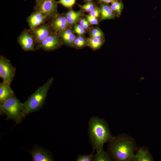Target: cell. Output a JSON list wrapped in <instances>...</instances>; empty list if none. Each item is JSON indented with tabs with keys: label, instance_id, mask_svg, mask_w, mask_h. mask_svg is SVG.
<instances>
[{
	"label": "cell",
	"instance_id": "cell-1",
	"mask_svg": "<svg viewBox=\"0 0 161 161\" xmlns=\"http://www.w3.org/2000/svg\"><path fill=\"white\" fill-rule=\"evenodd\" d=\"M108 150L112 157L117 161H133L137 147L134 139L125 134L113 136L109 141Z\"/></svg>",
	"mask_w": 161,
	"mask_h": 161
},
{
	"label": "cell",
	"instance_id": "cell-2",
	"mask_svg": "<svg viewBox=\"0 0 161 161\" xmlns=\"http://www.w3.org/2000/svg\"><path fill=\"white\" fill-rule=\"evenodd\" d=\"M89 133L90 142L93 149L103 150V146L113 137L107 122L96 117H92L89 123Z\"/></svg>",
	"mask_w": 161,
	"mask_h": 161
},
{
	"label": "cell",
	"instance_id": "cell-3",
	"mask_svg": "<svg viewBox=\"0 0 161 161\" xmlns=\"http://www.w3.org/2000/svg\"><path fill=\"white\" fill-rule=\"evenodd\" d=\"M53 80L52 77L49 78L45 83L39 87L28 97L24 103L22 113V118L42 108L45 103L47 92Z\"/></svg>",
	"mask_w": 161,
	"mask_h": 161
},
{
	"label": "cell",
	"instance_id": "cell-4",
	"mask_svg": "<svg viewBox=\"0 0 161 161\" xmlns=\"http://www.w3.org/2000/svg\"><path fill=\"white\" fill-rule=\"evenodd\" d=\"M24 103H21L14 95L0 104V113L6 114L7 120H13L16 124L20 123L22 119V113Z\"/></svg>",
	"mask_w": 161,
	"mask_h": 161
},
{
	"label": "cell",
	"instance_id": "cell-5",
	"mask_svg": "<svg viewBox=\"0 0 161 161\" xmlns=\"http://www.w3.org/2000/svg\"><path fill=\"white\" fill-rule=\"evenodd\" d=\"M16 73V69L10 61L2 55L0 56V77L3 82L10 85Z\"/></svg>",
	"mask_w": 161,
	"mask_h": 161
},
{
	"label": "cell",
	"instance_id": "cell-6",
	"mask_svg": "<svg viewBox=\"0 0 161 161\" xmlns=\"http://www.w3.org/2000/svg\"><path fill=\"white\" fill-rule=\"evenodd\" d=\"M57 1L56 0H42L36 3L35 10L41 12L47 18H53L59 15L58 10Z\"/></svg>",
	"mask_w": 161,
	"mask_h": 161
},
{
	"label": "cell",
	"instance_id": "cell-7",
	"mask_svg": "<svg viewBox=\"0 0 161 161\" xmlns=\"http://www.w3.org/2000/svg\"><path fill=\"white\" fill-rule=\"evenodd\" d=\"M61 40L56 32H52L49 36L36 46L37 49H42L45 51H50L58 48L61 44Z\"/></svg>",
	"mask_w": 161,
	"mask_h": 161
},
{
	"label": "cell",
	"instance_id": "cell-8",
	"mask_svg": "<svg viewBox=\"0 0 161 161\" xmlns=\"http://www.w3.org/2000/svg\"><path fill=\"white\" fill-rule=\"evenodd\" d=\"M17 40L18 43L24 51H34L36 50L34 38L31 33L28 31L25 30L21 32L18 37Z\"/></svg>",
	"mask_w": 161,
	"mask_h": 161
},
{
	"label": "cell",
	"instance_id": "cell-9",
	"mask_svg": "<svg viewBox=\"0 0 161 161\" xmlns=\"http://www.w3.org/2000/svg\"><path fill=\"white\" fill-rule=\"evenodd\" d=\"M33 161H52L54 160L50 153L44 148L37 145L34 146L28 151Z\"/></svg>",
	"mask_w": 161,
	"mask_h": 161
},
{
	"label": "cell",
	"instance_id": "cell-10",
	"mask_svg": "<svg viewBox=\"0 0 161 161\" xmlns=\"http://www.w3.org/2000/svg\"><path fill=\"white\" fill-rule=\"evenodd\" d=\"M52 27L48 24H44L34 30L31 34L33 36L35 43L38 44L49 36L52 32Z\"/></svg>",
	"mask_w": 161,
	"mask_h": 161
},
{
	"label": "cell",
	"instance_id": "cell-11",
	"mask_svg": "<svg viewBox=\"0 0 161 161\" xmlns=\"http://www.w3.org/2000/svg\"><path fill=\"white\" fill-rule=\"evenodd\" d=\"M47 19V17L43 14L35 10L28 18L27 21L30 28L32 30L44 24Z\"/></svg>",
	"mask_w": 161,
	"mask_h": 161
},
{
	"label": "cell",
	"instance_id": "cell-12",
	"mask_svg": "<svg viewBox=\"0 0 161 161\" xmlns=\"http://www.w3.org/2000/svg\"><path fill=\"white\" fill-rule=\"evenodd\" d=\"M50 25L52 29L58 32L64 30L69 26L65 17L59 14L52 18Z\"/></svg>",
	"mask_w": 161,
	"mask_h": 161
},
{
	"label": "cell",
	"instance_id": "cell-13",
	"mask_svg": "<svg viewBox=\"0 0 161 161\" xmlns=\"http://www.w3.org/2000/svg\"><path fill=\"white\" fill-rule=\"evenodd\" d=\"M136 153L134 155V161H151L153 158L148 148L144 146L137 148Z\"/></svg>",
	"mask_w": 161,
	"mask_h": 161
},
{
	"label": "cell",
	"instance_id": "cell-14",
	"mask_svg": "<svg viewBox=\"0 0 161 161\" xmlns=\"http://www.w3.org/2000/svg\"><path fill=\"white\" fill-rule=\"evenodd\" d=\"M15 95L10 85L3 81L0 83V103L1 104Z\"/></svg>",
	"mask_w": 161,
	"mask_h": 161
},
{
	"label": "cell",
	"instance_id": "cell-15",
	"mask_svg": "<svg viewBox=\"0 0 161 161\" xmlns=\"http://www.w3.org/2000/svg\"><path fill=\"white\" fill-rule=\"evenodd\" d=\"M59 37L62 41L66 45H72L76 38L72 30L69 27L58 32Z\"/></svg>",
	"mask_w": 161,
	"mask_h": 161
},
{
	"label": "cell",
	"instance_id": "cell-16",
	"mask_svg": "<svg viewBox=\"0 0 161 161\" xmlns=\"http://www.w3.org/2000/svg\"><path fill=\"white\" fill-rule=\"evenodd\" d=\"M100 21L114 19L116 15L111 9L110 6L103 3H100Z\"/></svg>",
	"mask_w": 161,
	"mask_h": 161
},
{
	"label": "cell",
	"instance_id": "cell-17",
	"mask_svg": "<svg viewBox=\"0 0 161 161\" xmlns=\"http://www.w3.org/2000/svg\"><path fill=\"white\" fill-rule=\"evenodd\" d=\"M109 151H105L103 150H97L96 154L93 156L92 161H110L112 160Z\"/></svg>",
	"mask_w": 161,
	"mask_h": 161
},
{
	"label": "cell",
	"instance_id": "cell-18",
	"mask_svg": "<svg viewBox=\"0 0 161 161\" xmlns=\"http://www.w3.org/2000/svg\"><path fill=\"white\" fill-rule=\"evenodd\" d=\"M104 42V39H98L94 37H91L87 39V44L90 48L94 50L99 49Z\"/></svg>",
	"mask_w": 161,
	"mask_h": 161
},
{
	"label": "cell",
	"instance_id": "cell-19",
	"mask_svg": "<svg viewBox=\"0 0 161 161\" xmlns=\"http://www.w3.org/2000/svg\"><path fill=\"white\" fill-rule=\"evenodd\" d=\"M110 7L115 14L119 16L121 14L123 8V4L121 0H119L112 3Z\"/></svg>",
	"mask_w": 161,
	"mask_h": 161
},
{
	"label": "cell",
	"instance_id": "cell-20",
	"mask_svg": "<svg viewBox=\"0 0 161 161\" xmlns=\"http://www.w3.org/2000/svg\"><path fill=\"white\" fill-rule=\"evenodd\" d=\"M87 44V39L81 35L76 37L74 41L73 44L76 47L81 48Z\"/></svg>",
	"mask_w": 161,
	"mask_h": 161
},
{
	"label": "cell",
	"instance_id": "cell-21",
	"mask_svg": "<svg viewBox=\"0 0 161 161\" xmlns=\"http://www.w3.org/2000/svg\"><path fill=\"white\" fill-rule=\"evenodd\" d=\"M91 37H94L98 39H104L103 34L101 30L98 28H95L91 31L90 33Z\"/></svg>",
	"mask_w": 161,
	"mask_h": 161
},
{
	"label": "cell",
	"instance_id": "cell-22",
	"mask_svg": "<svg viewBox=\"0 0 161 161\" xmlns=\"http://www.w3.org/2000/svg\"><path fill=\"white\" fill-rule=\"evenodd\" d=\"M79 6L84 11L89 12H90L96 7L93 2H87L83 5H79Z\"/></svg>",
	"mask_w": 161,
	"mask_h": 161
},
{
	"label": "cell",
	"instance_id": "cell-23",
	"mask_svg": "<svg viewBox=\"0 0 161 161\" xmlns=\"http://www.w3.org/2000/svg\"><path fill=\"white\" fill-rule=\"evenodd\" d=\"M76 0H59L57 1L58 4H60L64 7L71 8L75 4Z\"/></svg>",
	"mask_w": 161,
	"mask_h": 161
},
{
	"label": "cell",
	"instance_id": "cell-24",
	"mask_svg": "<svg viewBox=\"0 0 161 161\" xmlns=\"http://www.w3.org/2000/svg\"><path fill=\"white\" fill-rule=\"evenodd\" d=\"M94 149L92 152L89 155H79L77 157L76 161H91L92 160Z\"/></svg>",
	"mask_w": 161,
	"mask_h": 161
},
{
	"label": "cell",
	"instance_id": "cell-25",
	"mask_svg": "<svg viewBox=\"0 0 161 161\" xmlns=\"http://www.w3.org/2000/svg\"><path fill=\"white\" fill-rule=\"evenodd\" d=\"M81 14H83V12L82 11L79 10L78 11H75L73 10H70L65 13L64 14V16L66 18H69Z\"/></svg>",
	"mask_w": 161,
	"mask_h": 161
},
{
	"label": "cell",
	"instance_id": "cell-26",
	"mask_svg": "<svg viewBox=\"0 0 161 161\" xmlns=\"http://www.w3.org/2000/svg\"><path fill=\"white\" fill-rule=\"evenodd\" d=\"M82 15L83 14H81L69 18H66L69 25L71 26L75 24L80 20V18Z\"/></svg>",
	"mask_w": 161,
	"mask_h": 161
},
{
	"label": "cell",
	"instance_id": "cell-27",
	"mask_svg": "<svg viewBox=\"0 0 161 161\" xmlns=\"http://www.w3.org/2000/svg\"><path fill=\"white\" fill-rule=\"evenodd\" d=\"M74 30L79 36L82 35L85 32V30L80 24H76L74 27Z\"/></svg>",
	"mask_w": 161,
	"mask_h": 161
},
{
	"label": "cell",
	"instance_id": "cell-28",
	"mask_svg": "<svg viewBox=\"0 0 161 161\" xmlns=\"http://www.w3.org/2000/svg\"><path fill=\"white\" fill-rule=\"evenodd\" d=\"M86 19L91 24L97 25L98 24V21L97 18H95L90 14L85 15Z\"/></svg>",
	"mask_w": 161,
	"mask_h": 161
},
{
	"label": "cell",
	"instance_id": "cell-29",
	"mask_svg": "<svg viewBox=\"0 0 161 161\" xmlns=\"http://www.w3.org/2000/svg\"><path fill=\"white\" fill-rule=\"evenodd\" d=\"M80 24L85 29H87L90 25V24L86 19L83 18L80 21Z\"/></svg>",
	"mask_w": 161,
	"mask_h": 161
},
{
	"label": "cell",
	"instance_id": "cell-30",
	"mask_svg": "<svg viewBox=\"0 0 161 161\" xmlns=\"http://www.w3.org/2000/svg\"><path fill=\"white\" fill-rule=\"evenodd\" d=\"M100 14L99 8L96 7L93 10L89 12V14L92 16L97 18Z\"/></svg>",
	"mask_w": 161,
	"mask_h": 161
},
{
	"label": "cell",
	"instance_id": "cell-31",
	"mask_svg": "<svg viewBox=\"0 0 161 161\" xmlns=\"http://www.w3.org/2000/svg\"><path fill=\"white\" fill-rule=\"evenodd\" d=\"M119 0H97L99 4L103 3L105 4H108L109 3H112L114 2L118 1Z\"/></svg>",
	"mask_w": 161,
	"mask_h": 161
},
{
	"label": "cell",
	"instance_id": "cell-32",
	"mask_svg": "<svg viewBox=\"0 0 161 161\" xmlns=\"http://www.w3.org/2000/svg\"><path fill=\"white\" fill-rule=\"evenodd\" d=\"M94 0H84L86 3L93 2Z\"/></svg>",
	"mask_w": 161,
	"mask_h": 161
},
{
	"label": "cell",
	"instance_id": "cell-33",
	"mask_svg": "<svg viewBox=\"0 0 161 161\" xmlns=\"http://www.w3.org/2000/svg\"><path fill=\"white\" fill-rule=\"evenodd\" d=\"M35 1L36 2V4L37 3L39 2H40L42 0H35Z\"/></svg>",
	"mask_w": 161,
	"mask_h": 161
}]
</instances>
